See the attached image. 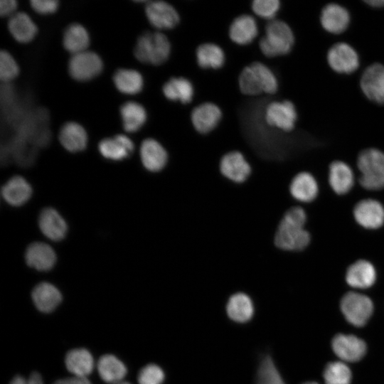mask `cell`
Here are the masks:
<instances>
[{
    "mask_svg": "<svg viewBox=\"0 0 384 384\" xmlns=\"http://www.w3.org/2000/svg\"><path fill=\"white\" fill-rule=\"evenodd\" d=\"M220 174L228 181L244 183L252 174V166L245 154L238 150L230 151L222 156L219 161Z\"/></svg>",
    "mask_w": 384,
    "mask_h": 384,
    "instance_id": "12",
    "label": "cell"
},
{
    "mask_svg": "<svg viewBox=\"0 0 384 384\" xmlns=\"http://www.w3.org/2000/svg\"><path fill=\"white\" fill-rule=\"evenodd\" d=\"M376 279V268L366 259L355 260L346 270L345 281L349 287L356 289H368L375 284Z\"/></svg>",
    "mask_w": 384,
    "mask_h": 384,
    "instance_id": "18",
    "label": "cell"
},
{
    "mask_svg": "<svg viewBox=\"0 0 384 384\" xmlns=\"http://www.w3.org/2000/svg\"><path fill=\"white\" fill-rule=\"evenodd\" d=\"M328 183L336 195L348 193L355 184V175L350 164L339 159L331 161L328 165Z\"/></svg>",
    "mask_w": 384,
    "mask_h": 384,
    "instance_id": "17",
    "label": "cell"
},
{
    "mask_svg": "<svg viewBox=\"0 0 384 384\" xmlns=\"http://www.w3.org/2000/svg\"><path fill=\"white\" fill-rule=\"evenodd\" d=\"M240 92L247 96L274 95L279 90V80L274 73L261 62H253L245 67L238 78Z\"/></svg>",
    "mask_w": 384,
    "mask_h": 384,
    "instance_id": "3",
    "label": "cell"
},
{
    "mask_svg": "<svg viewBox=\"0 0 384 384\" xmlns=\"http://www.w3.org/2000/svg\"><path fill=\"white\" fill-rule=\"evenodd\" d=\"M90 37L86 28L80 23L70 24L64 31L63 45L72 55L87 50Z\"/></svg>",
    "mask_w": 384,
    "mask_h": 384,
    "instance_id": "35",
    "label": "cell"
},
{
    "mask_svg": "<svg viewBox=\"0 0 384 384\" xmlns=\"http://www.w3.org/2000/svg\"><path fill=\"white\" fill-rule=\"evenodd\" d=\"M162 92L169 100L188 104L193 98L194 87L188 79L183 77H173L164 83Z\"/></svg>",
    "mask_w": 384,
    "mask_h": 384,
    "instance_id": "31",
    "label": "cell"
},
{
    "mask_svg": "<svg viewBox=\"0 0 384 384\" xmlns=\"http://www.w3.org/2000/svg\"><path fill=\"white\" fill-rule=\"evenodd\" d=\"M355 222L368 230H377L384 225V206L378 200L363 198L357 202L352 210Z\"/></svg>",
    "mask_w": 384,
    "mask_h": 384,
    "instance_id": "13",
    "label": "cell"
},
{
    "mask_svg": "<svg viewBox=\"0 0 384 384\" xmlns=\"http://www.w3.org/2000/svg\"><path fill=\"white\" fill-rule=\"evenodd\" d=\"M53 384H92L87 377L73 376L57 380Z\"/></svg>",
    "mask_w": 384,
    "mask_h": 384,
    "instance_id": "46",
    "label": "cell"
},
{
    "mask_svg": "<svg viewBox=\"0 0 384 384\" xmlns=\"http://www.w3.org/2000/svg\"><path fill=\"white\" fill-rule=\"evenodd\" d=\"M26 264L38 271L50 270L56 262L53 249L44 242H35L28 245L25 253Z\"/></svg>",
    "mask_w": 384,
    "mask_h": 384,
    "instance_id": "22",
    "label": "cell"
},
{
    "mask_svg": "<svg viewBox=\"0 0 384 384\" xmlns=\"http://www.w3.org/2000/svg\"><path fill=\"white\" fill-rule=\"evenodd\" d=\"M102 69L103 63L100 57L90 50L72 55L68 61L70 75L79 82H86L96 78Z\"/></svg>",
    "mask_w": 384,
    "mask_h": 384,
    "instance_id": "11",
    "label": "cell"
},
{
    "mask_svg": "<svg viewBox=\"0 0 384 384\" xmlns=\"http://www.w3.org/2000/svg\"><path fill=\"white\" fill-rule=\"evenodd\" d=\"M341 310L346 319L355 326H364L373 312L372 300L363 294L348 292L341 300Z\"/></svg>",
    "mask_w": 384,
    "mask_h": 384,
    "instance_id": "9",
    "label": "cell"
},
{
    "mask_svg": "<svg viewBox=\"0 0 384 384\" xmlns=\"http://www.w3.org/2000/svg\"><path fill=\"white\" fill-rule=\"evenodd\" d=\"M58 137L61 145L70 152H79L87 146V132L81 124L75 122L65 123L60 129Z\"/></svg>",
    "mask_w": 384,
    "mask_h": 384,
    "instance_id": "27",
    "label": "cell"
},
{
    "mask_svg": "<svg viewBox=\"0 0 384 384\" xmlns=\"http://www.w3.org/2000/svg\"><path fill=\"white\" fill-rule=\"evenodd\" d=\"M9 384H44V383L40 373L33 372L28 378L20 375H16Z\"/></svg>",
    "mask_w": 384,
    "mask_h": 384,
    "instance_id": "44",
    "label": "cell"
},
{
    "mask_svg": "<svg viewBox=\"0 0 384 384\" xmlns=\"http://www.w3.org/2000/svg\"><path fill=\"white\" fill-rule=\"evenodd\" d=\"M171 50V43L164 33L146 31L138 38L134 55L141 63L159 65L169 59Z\"/></svg>",
    "mask_w": 384,
    "mask_h": 384,
    "instance_id": "5",
    "label": "cell"
},
{
    "mask_svg": "<svg viewBox=\"0 0 384 384\" xmlns=\"http://www.w3.org/2000/svg\"><path fill=\"white\" fill-rule=\"evenodd\" d=\"M291 198L299 203H310L314 201L319 193V186L314 176L303 170L297 173L289 185Z\"/></svg>",
    "mask_w": 384,
    "mask_h": 384,
    "instance_id": "16",
    "label": "cell"
},
{
    "mask_svg": "<svg viewBox=\"0 0 384 384\" xmlns=\"http://www.w3.org/2000/svg\"><path fill=\"white\" fill-rule=\"evenodd\" d=\"M281 6L279 0H255L251 5L256 16L269 21L276 18Z\"/></svg>",
    "mask_w": 384,
    "mask_h": 384,
    "instance_id": "39",
    "label": "cell"
},
{
    "mask_svg": "<svg viewBox=\"0 0 384 384\" xmlns=\"http://www.w3.org/2000/svg\"><path fill=\"white\" fill-rule=\"evenodd\" d=\"M8 28L13 38L22 43L31 41L38 31L35 23L25 12H16L10 16Z\"/></svg>",
    "mask_w": 384,
    "mask_h": 384,
    "instance_id": "29",
    "label": "cell"
},
{
    "mask_svg": "<svg viewBox=\"0 0 384 384\" xmlns=\"http://www.w3.org/2000/svg\"><path fill=\"white\" fill-rule=\"evenodd\" d=\"M334 43L326 53V62L330 69L340 75H351L361 68L360 55L349 43L339 40Z\"/></svg>",
    "mask_w": 384,
    "mask_h": 384,
    "instance_id": "6",
    "label": "cell"
},
{
    "mask_svg": "<svg viewBox=\"0 0 384 384\" xmlns=\"http://www.w3.org/2000/svg\"><path fill=\"white\" fill-rule=\"evenodd\" d=\"M308 214L305 208L294 205L284 213L277 228L275 247L287 252H302L311 242V233L306 228Z\"/></svg>",
    "mask_w": 384,
    "mask_h": 384,
    "instance_id": "1",
    "label": "cell"
},
{
    "mask_svg": "<svg viewBox=\"0 0 384 384\" xmlns=\"http://www.w3.org/2000/svg\"><path fill=\"white\" fill-rule=\"evenodd\" d=\"M225 309L232 321L244 324L252 318L255 314V304L249 294L239 291L228 297Z\"/></svg>",
    "mask_w": 384,
    "mask_h": 384,
    "instance_id": "21",
    "label": "cell"
},
{
    "mask_svg": "<svg viewBox=\"0 0 384 384\" xmlns=\"http://www.w3.org/2000/svg\"><path fill=\"white\" fill-rule=\"evenodd\" d=\"M145 14L150 24L159 31L174 28L180 21L176 9L164 1H147Z\"/></svg>",
    "mask_w": 384,
    "mask_h": 384,
    "instance_id": "15",
    "label": "cell"
},
{
    "mask_svg": "<svg viewBox=\"0 0 384 384\" xmlns=\"http://www.w3.org/2000/svg\"><path fill=\"white\" fill-rule=\"evenodd\" d=\"M38 225L42 233L53 241L62 240L67 234L68 226L65 220L52 208H46L41 211Z\"/></svg>",
    "mask_w": 384,
    "mask_h": 384,
    "instance_id": "25",
    "label": "cell"
},
{
    "mask_svg": "<svg viewBox=\"0 0 384 384\" xmlns=\"http://www.w3.org/2000/svg\"><path fill=\"white\" fill-rule=\"evenodd\" d=\"M331 346L334 353L347 362L358 361L366 353L365 341L353 335H336L332 340Z\"/></svg>",
    "mask_w": 384,
    "mask_h": 384,
    "instance_id": "20",
    "label": "cell"
},
{
    "mask_svg": "<svg viewBox=\"0 0 384 384\" xmlns=\"http://www.w3.org/2000/svg\"><path fill=\"white\" fill-rule=\"evenodd\" d=\"M12 148V154L18 165L29 166L33 163L36 155L35 149L28 147L26 142H23V139L16 142Z\"/></svg>",
    "mask_w": 384,
    "mask_h": 384,
    "instance_id": "42",
    "label": "cell"
},
{
    "mask_svg": "<svg viewBox=\"0 0 384 384\" xmlns=\"http://www.w3.org/2000/svg\"><path fill=\"white\" fill-rule=\"evenodd\" d=\"M97 370L101 379L107 383L116 384L123 381L127 369L117 357L105 354L97 362Z\"/></svg>",
    "mask_w": 384,
    "mask_h": 384,
    "instance_id": "32",
    "label": "cell"
},
{
    "mask_svg": "<svg viewBox=\"0 0 384 384\" xmlns=\"http://www.w3.org/2000/svg\"><path fill=\"white\" fill-rule=\"evenodd\" d=\"M319 23L326 33L340 36L348 30L351 15L348 8L339 0H326L320 12Z\"/></svg>",
    "mask_w": 384,
    "mask_h": 384,
    "instance_id": "8",
    "label": "cell"
},
{
    "mask_svg": "<svg viewBox=\"0 0 384 384\" xmlns=\"http://www.w3.org/2000/svg\"><path fill=\"white\" fill-rule=\"evenodd\" d=\"M113 82L116 88L126 95H136L144 86L142 75L134 69H118L113 75Z\"/></svg>",
    "mask_w": 384,
    "mask_h": 384,
    "instance_id": "36",
    "label": "cell"
},
{
    "mask_svg": "<svg viewBox=\"0 0 384 384\" xmlns=\"http://www.w3.org/2000/svg\"><path fill=\"white\" fill-rule=\"evenodd\" d=\"M17 2L15 0L0 1V15L1 16H11L16 12Z\"/></svg>",
    "mask_w": 384,
    "mask_h": 384,
    "instance_id": "45",
    "label": "cell"
},
{
    "mask_svg": "<svg viewBox=\"0 0 384 384\" xmlns=\"http://www.w3.org/2000/svg\"><path fill=\"white\" fill-rule=\"evenodd\" d=\"M263 117L269 127L289 134L297 127L299 112L292 100H274L267 105Z\"/></svg>",
    "mask_w": 384,
    "mask_h": 384,
    "instance_id": "7",
    "label": "cell"
},
{
    "mask_svg": "<svg viewBox=\"0 0 384 384\" xmlns=\"http://www.w3.org/2000/svg\"><path fill=\"white\" fill-rule=\"evenodd\" d=\"M19 73V68L14 57L6 50L0 52V79L7 83L15 79Z\"/></svg>",
    "mask_w": 384,
    "mask_h": 384,
    "instance_id": "40",
    "label": "cell"
},
{
    "mask_svg": "<svg viewBox=\"0 0 384 384\" xmlns=\"http://www.w3.org/2000/svg\"><path fill=\"white\" fill-rule=\"evenodd\" d=\"M30 4L36 12L42 15L53 14L58 7L56 0H31Z\"/></svg>",
    "mask_w": 384,
    "mask_h": 384,
    "instance_id": "43",
    "label": "cell"
},
{
    "mask_svg": "<svg viewBox=\"0 0 384 384\" xmlns=\"http://www.w3.org/2000/svg\"><path fill=\"white\" fill-rule=\"evenodd\" d=\"M32 188L28 181L20 176L10 178L2 187L1 195L5 201L13 206H20L31 198Z\"/></svg>",
    "mask_w": 384,
    "mask_h": 384,
    "instance_id": "28",
    "label": "cell"
},
{
    "mask_svg": "<svg viewBox=\"0 0 384 384\" xmlns=\"http://www.w3.org/2000/svg\"><path fill=\"white\" fill-rule=\"evenodd\" d=\"M356 165L360 172V186L369 191L384 189V151L367 147L356 156Z\"/></svg>",
    "mask_w": 384,
    "mask_h": 384,
    "instance_id": "4",
    "label": "cell"
},
{
    "mask_svg": "<svg viewBox=\"0 0 384 384\" xmlns=\"http://www.w3.org/2000/svg\"><path fill=\"white\" fill-rule=\"evenodd\" d=\"M255 384H286L269 354L264 355L259 362Z\"/></svg>",
    "mask_w": 384,
    "mask_h": 384,
    "instance_id": "37",
    "label": "cell"
},
{
    "mask_svg": "<svg viewBox=\"0 0 384 384\" xmlns=\"http://www.w3.org/2000/svg\"><path fill=\"white\" fill-rule=\"evenodd\" d=\"M365 4L371 9L381 10L384 9V0H363Z\"/></svg>",
    "mask_w": 384,
    "mask_h": 384,
    "instance_id": "47",
    "label": "cell"
},
{
    "mask_svg": "<svg viewBox=\"0 0 384 384\" xmlns=\"http://www.w3.org/2000/svg\"><path fill=\"white\" fill-rule=\"evenodd\" d=\"M98 149L102 156L113 161H120L128 157L134 151L133 142L124 134L102 139Z\"/></svg>",
    "mask_w": 384,
    "mask_h": 384,
    "instance_id": "24",
    "label": "cell"
},
{
    "mask_svg": "<svg viewBox=\"0 0 384 384\" xmlns=\"http://www.w3.org/2000/svg\"><path fill=\"white\" fill-rule=\"evenodd\" d=\"M32 300L38 311L51 313L62 302V294L53 284L48 282L38 284L31 293Z\"/></svg>",
    "mask_w": 384,
    "mask_h": 384,
    "instance_id": "26",
    "label": "cell"
},
{
    "mask_svg": "<svg viewBox=\"0 0 384 384\" xmlns=\"http://www.w3.org/2000/svg\"><path fill=\"white\" fill-rule=\"evenodd\" d=\"M197 64L203 69H218L223 66L225 55L223 48L213 43H204L196 50Z\"/></svg>",
    "mask_w": 384,
    "mask_h": 384,
    "instance_id": "34",
    "label": "cell"
},
{
    "mask_svg": "<svg viewBox=\"0 0 384 384\" xmlns=\"http://www.w3.org/2000/svg\"><path fill=\"white\" fill-rule=\"evenodd\" d=\"M359 86L367 100L384 105V64L375 62L361 67Z\"/></svg>",
    "mask_w": 384,
    "mask_h": 384,
    "instance_id": "10",
    "label": "cell"
},
{
    "mask_svg": "<svg viewBox=\"0 0 384 384\" xmlns=\"http://www.w3.org/2000/svg\"><path fill=\"white\" fill-rule=\"evenodd\" d=\"M222 117V111L216 104L206 102L193 109L191 112V122L198 133L207 134L216 128Z\"/></svg>",
    "mask_w": 384,
    "mask_h": 384,
    "instance_id": "19",
    "label": "cell"
},
{
    "mask_svg": "<svg viewBox=\"0 0 384 384\" xmlns=\"http://www.w3.org/2000/svg\"><path fill=\"white\" fill-rule=\"evenodd\" d=\"M323 376L326 384H350L352 375L344 363L334 361L326 366Z\"/></svg>",
    "mask_w": 384,
    "mask_h": 384,
    "instance_id": "38",
    "label": "cell"
},
{
    "mask_svg": "<svg viewBox=\"0 0 384 384\" xmlns=\"http://www.w3.org/2000/svg\"><path fill=\"white\" fill-rule=\"evenodd\" d=\"M137 380L139 384H163L165 373L160 366L150 363L140 370Z\"/></svg>",
    "mask_w": 384,
    "mask_h": 384,
    "instance_id": "41",
    "label": "cell"
},
{
    "mask_svg": "<svg viewBox=\"0 0 384 384\" xmlns=\"http://www.w3.org/2000/svg\"><path fill=\"white\" fill-rule=\"evenodd\" d=\"M303 384H319V383H317L316 382L310 381V382L304 383Z\"/></svg>",
    "mask_w": 384,
    "mask_h": 384,
    "instance_id": "48",
    "label": "cell"
},
{
    "mask_svg": "<svg viewBox=\"0 0 384 384\" xmlns=\"http://www.w3.org/2000/svg\"><path fill=\"white\" fill-rule=\"evenodd\" d=\"M119 112L123 128L129 133L139 131L146 121L147 114L145 108L137 102H124L120 107Z\"/></svg>",
    "mask_w": 384,
    "mask_h": 384,
    "instance_id": "33",
    "label": "cell"
},
{
    "mask_svg": "<svg viewBox=\"0 0 384 384\" xmlns=\"http://www.w3.org/2000/svg\"><path fill=\"white\" fill-rule=\"evenodd\" d=\"M116 384H131V383H129V382H126V381L123 380V381L119 382V383H116Z\"/></svg>",
    "mask_w": 384,
    "mask_h": 384,
    "instance_id": "49",
    "label": "cell"
},
{
    "mask_svg": "<svg viewBox=\"0 0 384 384\" xmlns=\"http://www.w3.org/2000/svg\"><path fill=\"white\" fill-rule=\"evenodd\" d=\"M258 34V26L255 18L248 14L236 17L229 26L230 40L240 46L252 43Z\"/></svg>",
    "mask_w": 384,
    "mask_h": 384,
    "instance_id": "23",
    "label": "cell"
},
{
    "mask_svg": "<svg viewBox=\"0 0 384 384\" xmlns=\"http://www.w3.org/2000/svg\"><path fill=\"white\" fill-rule=\"evenodd\" d=\"M65 363L68 370L78 377H87L94 368L92 354L83 348L68 351L65 358Z\"/></svg>",
    "mask_w": 384,
    "mask_h": 384,
    "instance_id": "30",
    "label": "cell"
},
{
    "mask_svg": "<svg viewBox=\"0 0 384 384\" xmlns=\"http://www.w3.org/2000/svg\"><path fill=\"white\" fill-rule=\"evenodd\" d=\"M139 156L144 168L151 174L163 171L169 161V151L154 138H147L142 142Z\"/></svg>",
    "mask_w": 384,
    "mask_h": 384,
    "instance_id": "14",
    "label": "cell"
},
{
    "mask_svg": "<svg viewBox=\"0 0 384 384\" xmlns=\"http://www.w3.org/2000/svg\"><path fill=\"white\" fill-rule=\"evenodd\" d=\"M296 43V36L287 21L275 18L269 21L265 35L259 41V48L268 58L285 56L292 53Z\"/></svg>",
    "mask_w": 384,
    "mask_h": 384,
    "instance_id": "2",
    "label": "cell"
}]
</instances>
